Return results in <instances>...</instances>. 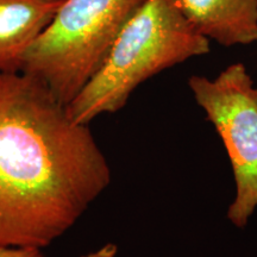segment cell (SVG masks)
<instances>
[{"label":"cell","mask_w":257,"mask_h":257,"mask_svg":"<svg viewBox=\"0 0 257 257\" xmlns=\"http://www.w3.org/2000/svg\"><path fill=\"white\" fill-rule=\"evenodd\" d=\"M188 85L223 141L232 168L236 194L227 219L244 227L257 210V86L240 62L214 79L192 75Z\"/></svg>","instance_id":"obj_4"},{"label":"cell","mask_w":257,"mask_h":257,"mask_svg":"<svg viewBox=\"0 0 257 257\" xmlns=\"http://www.w3.org/2000/svg\"><path fill=\"white\" fill-rule=\"evenodd\" d=\"M0 257H44L38 248L0 246Z\"/></svg>","instance_id":"obj_7"},{"label":"cell","mask_w":257,"mask_h":257,"mask_svg":"<svg viewBox=\"0 0 257 257\" xmlns=\"http://www.w3.org/2000/svg\"><path fill=\"white\" fill-rule=\"evenodd\" d=\"M63 0H0V73H19Z\"/></svg>","instance_id":"obj_6"},{"label":"cell","mask_w":257,"mask_h":257,"mask_svg":"<svg viewBox=\"0 0 257 257\" xmlns=\"http://www.w3.org/2000/svg\"><path fill=\"white\" fill-rule=\"evenodd\" d=\"M110 182L88 124L38 79L0 73V246L50 245Z\"/></svg>","instance_id":"obj_1"},{"label":"cell","mask_w":257,"mask_h":257,"mask_svg":"<svg viewBox=\"0 0 257 257\" xmlns=\"http://www.w3.org/2000/svg\"><path fill=\"white\" fill-rule=\"evenodd\" d=\"M146 0H63L32 44L22 73L44 83L69 105L110 53L118 35Z\"/></svg>","instance_id":"obj_3"},{"label":"cell","mask_w":257,"mask_h":257,"mask_svg":"<svg viewBox=\"0 0 257 257\" xmlns=\"http://www.w3.org/2000/svg\"><path fill=\"white\" fill-rule=\"evenodd\" d=\"M210 51L172 0H146L118 35L100 69L67 105L70 117L89 124L123 108L141 83Z\"/></svg>","instance_id":"obj_2"},{"label":"cell","mask_w":257,"mask_h":257,"mask_svg":"<svg viewBox=\"0 0 257 257\" xmlns=\"http://www.w3.org/2000/svg\"><path fill=\"white\" fill-rule=\"evenodd\" d=\"M201 36L224 47L257 42V0H172Z\"/></svg>","instance_id":"obj_5"},{"label":"cell","mask_w":257,"mask_h":257,"mask_svg":"<svg viewBox=\"0 0 257 257\" xmlns=\"http://www.w3.org/2000/svg\"><path fill=\"white\" fill-rule=\"evenodd\" d=\"M118 252V246L113 243H107L102 245L101 248L91 251L81 257H115Z\"/></svg>","instance_id":"obj_8"}]
</instances>
